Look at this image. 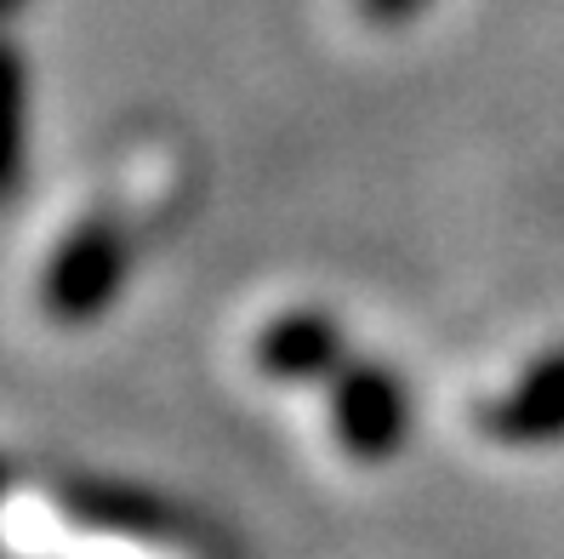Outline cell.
<instances>
[{"mask_svg": "<svg viewBox=\"0 0 564 559\" xmlns=\"http://www.w3.org/2000/svg\"><path fill=\"white\" fill-rule=\"evenodd\" d=\"M330 434L354 463H388L411 434V388L393 366H348L330 377Z\"/></svg>", "mask_w": 564, "mask_h": 559, "instance_id": "obj_2", "label": "cell"}, {"mask_svg": "<svg viewBox=\"0 0 564 559\" xmlns=\"http://www.w3.org/2000/svg\"><path fill=\"white\" fill-rule=\"evenodd\" d=\"M359 7V18L365 23H377V29H393V23H405V18H416L427 0H354Z\"/></svg>", "mask_w": 564, "mask_h": 559, "instance_id": "obj_6", "label": "cell"}, {"mask_svg": "<svg viewBox=\"0 0 564 559\" xmlns=\"http://www.w3.org/2000/svg\"><path fill=\"white\" fill-rule=\"evenodd\" d=\"M485 429L502 445H558L564 440V348L542 354L536 366L485 411Z\"/></svg>", "mask_w": 564, "mask_h": 559, "instance_id": "obj_4", "label": "cell"}, {"mask_svg": "<svg viewBox=\"0 0 564 559\" xmlns=\"http://www.w3.org/2000/svg\"><path fill=\"white\" fill-rule=\"evenodd\" d=\"M7 485H12V474H7V463H0V525H7V497H12Z\"/></svg>", "mask_w": 564, "mask_h": 559, "instance_id": "obj_7", "label": "cell"}, {"mask_svg": "<svg viewBox=\"0 0 564 559\" xmlns=\"http://www.w3.org/2000/svg\"><path fill=\"white\" fill-rule=\"evenodd\" d=\"M131 275V235L115 212H91L63 235L41 269V309L57 325H91L109 314Z\"/></svg>", "mask_w": 564, "mask_h": 559, "instance_id": "obj_1", "label": "cell"}, {"mask_svg": "<svg viewBox=\"0 0 564 559\" xmlns=\"http://www.w3.org/2000/svg\"><path fill=\"white\" fill-rule=\"evenodd\" d=\"M257 366H262V377H274V383H319V377L330 383L348 366V337H343V325L330 314L291 309V314L262 325Z\"/></svg>", "mask_w": 564, "mask_h": 559, "instance_id": "obj_3", "label": "cell"}, {"mask_svg": "<svg viewBox=\"0 0 564 559\" xmlns=\"http://www.w3.org/2000/svg\"><path fill=\"white\" fill-rule=\"evenodd\" d=\"M23 149H29V75L18 52L0 41V194L18 183Z\"/></svg>", "mask_w": 564, "mask_h": 559, "instance_id": "obj_5", "label": "cell"}]
</instances>
